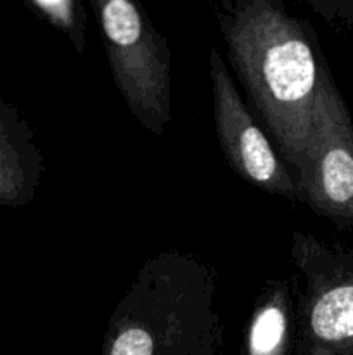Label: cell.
<instances>
[{"instance_id": "1", "label": "cell", "mask_w": 353, "mask_h": 355, "mask_svg": "<svg viewBox=\"0 0 353 355\" xmlns=\"http://www.w3.org/2000/svg\"><path fill=\"white\" fill-rule=\"evenodd\" d=\"M228 59L280 158L296 168L325 104L341 96L310 23L279 0H224L215 9Z\"/></svg>"}, {"instance_id": "2", "label": "cell", "mask_w": 353, "mask_h": 355, "mask_svg": "<svg viewBox=\"0 0 353 355\" xmlns=\"http://www.w3.org/2000/svg\"><path fill=\"white\" fill-rule=\"evenodd\" d=\"M217 281L206 260L182 250L145 260L111 314L102 355H218Z\"/></svg>"}, {"instance_id": "3", "label": "cell", "mask_w": 353, "mask_h": 355, "mask_svg": "<svg viewBox=\"0 0 353 355\" xmlns=\"http://www.w3.org/2000/svg\"><path fill=\"white\" fill-rule=\"evenodd\" d=\"M114 83L138 123L163 137L172 120L166 38L132 0H92Z\"/></svg>"}, {"instance_id": "4", "label": "cell", "mask_w": 353, "mask_h": 355, "mask_svg": "<svg viewBox=\"0 0 353 355\" xmlns=\"http://www.w3.org/2000/svg\"><path fill=\"white\" fill-rule=\"evenodd\" d=\"M300 286L294 355H353V248L293 231Z\"/></svg>"}, {"instance_id": "5", "label": "cell", "mask_w": 353, "mask_h": 355, "mask_svg": "<svg viewBox=\"0 0 353 355\" xmlns=\"http://www.w3.org/2000/svg\"><path fill=\"white\" fill-rule=\"evenodd\" d=\"M294 170L296 198L338 227H353V121L343 96L325 104Z\"/></svg>"}, {"instance_id": "6", "label": "cell", "mask_w": 353, "mask_h": 355, "mask_svg": "<svg viewBox=\"0 0 353 355\" xmlns=\"http://www.w3.org/2000/svg\"><path fill=\"white\" fill-rule=\"evenodd\" d=\"M208 59L213 89L215 128L228 166L251 186L289 201H298L293 173L273 151L266 135L249 113L224 59L215 49H210Z\"/></svg>"}, {"instance_id": "7", "label": "cell", "mask_w": 353, "mask_h": 355, "mask_svg": "<svg viewBox=\"0 0 353 355\" xmlns=\"http://www.w3.org/2000/svg\"><path fill=\"white\" fill-rule=\"evenodd\" d=\"M44 155L23 114L0 99V207L23 208L37 198Z\"/></svg>"}, {"instance_id": "8", "label": "cell", "mask_w": 353, "mask_h": 355, "mask_svg": "<svg viewBox=\"0 0 353 355\" xmlns=\"http://www.w3.org/2000/svg\"><path fill=\"white\" fill-rule=\"evenodd\" d=\"M298 293V276L263 284L246 322L241 355H294Z\"/></svg>"}, {"instance_id": "9", "label": "cell", "mask_w": 353, "mask_h": 355, "mask_svg": "<svg viewBox=\"0 0 353 355\" xmlns=\"http://www.w3.org/2000/svg\"><path fill=\"white\" fill-rule=\"evenodd\" d=\"M38 17L62 31L78 54L85 52L87 12L78 0H30L26 3Z\"/></svg>"}, {"instance_id": "10", "label": "cell", "mask_w": 353, "mask_h": 355, "mask_svg": "<svg viewBox=\"0 0 353 355\" xmlns=\"http://www.w3.org/2000/svg\"><path fill=\"white\" fill-rule=\"evenodd\" d=\"M322 17L338 26H352L353 2H310Z\"/></svg>"}]
</instances>
